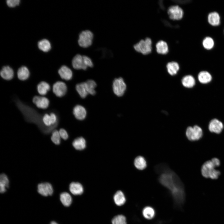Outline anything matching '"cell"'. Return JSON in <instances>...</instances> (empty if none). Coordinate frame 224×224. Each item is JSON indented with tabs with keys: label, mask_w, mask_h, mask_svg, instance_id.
<instances>
[{
	"label": "cell",
	"mask_w": 224,
	"mask_h": 224,
	"mask_svg": "<svg viewBox=\"0 0 224 224\" xmlns=\"http://www.w3.org/2000/svg\"><path fill=\"white\" fill-rule=\"evenodd\" d=\"M154 169L160 175L159 182L169 190L175 204L181 206L184 203L185 196L183 184L179 177L165 163L157 165Z\"/></svg>",
	"instance_id": "6da1fadb"
},
{
	"label": "cell",
	"mask_w": 224,
	"mask_h": 224,
	"mask_svg": "<svg viewBox=\"0 0 224 224\" xmlns=\"http://www.w3.org/2000/svg\"><path fill=\"white\" fill-rule=\"evenodd\" d=\"M220 164L219 159L213 158L208 160L203 165L201 169L202 175L206 178L212 179H217L220 174V171L215 168L219 166Z\"/></svg>",
	"instance_id": "7a4b0ae2"
},
{
	"label": "cell",
	"mask_w": 224,
	"mask_h": 224,
	"mask_svg": "<svg viewBox=\"0 0 224 224\" xmlns=\"http://www.w3.org/2000/svg\"><path fill=\"white\" fill-rule=\"evenodd\" d=\"M72 64L73 68L76 70H86L88 68L94 66L92 59L89 56L77 54L72 58Z\"/></svg>",
	"instance_id": "3957f363"
},
{
	"label": "cell",
	"mask_w": 224,
	"mask_h": 224,
	"mask_svg": "<svg viewBox=\"0 0 224 224\" xmlns=\"http://www.w3.org/2000/svg\"><path fill=\"white\" fill-rule=\"evenodd\" d=\"M94 39V35L91 31L88 30H82L78 35V45L83 49L88 48L92 45Z\"/></svg>",
	"instance_id": "277c9868"
},
{
	"label": "cell",
	"mask_w": 224,
	"mask_h": 224,
	"mask_svg": "<svg viewBox=\"0 0 224 224\" xmlns=\"http://www.w3.org/2000/svg\"><path fill=\"white\" fill-rule=\"evenodd\" d=\"M152 41L149 38H146L145 40H141L133 46L135 50L145 55L150 53L152 50Z\"/></svg>",
	"instance_id": "5b68a950"
},
{
	"label": "cell",
	"mask_w": 224,
	"mask_h": 224,
	"mask_svg": "<svg viewBox=\"0 0 224 224\" xmlns=\"http://www.w3.org/2000/svg\"><path fill=\"white\" fill-rule=\"evenodd\" d=\"M203 134L202 128L197 125L193 127H188L186 131V136L187 138L191 141L198 140L201 138Z\"/></svg>",
	"instance_id": "8992f818"
},
{
	"label": "cell",
	"mask_w": 224,
	"mask_h": 224,
	"mask_svg": "<svg viewBox=\"0 0 224 224\" xmlns=\"http://www.w3.org/2000/svg\"><path fill=\"white\" fill-rule=\"evenodd\" d=\"M113 89L114 93L118 96H122L124 94L126 89V85L122 78L119 77L114 80Z\"/></svg>",
	"instance_id": "52a82bcc"
},
{
	"label": "cell",
	"mask_w": 224,
	"mask_h": 224,
	"mask_svg": "<svg viewBox=\"0 0 224 224\" xmlns=\"http://www.w3.org/2000/svg\"><path fill=\"white\" fill-rule=\"evenodd\" d=\"M167 13L170 18L173 20L181 19L184 15L183 10L177 5L172 6L169 7Z\"/></svg>",
	"instance_id": "ba28073f"
},
{
	"label": "cell",
	"mask_w": 224,
	"mask_h": 224,
	"mask_svg": "<svg viewBox=\"0 0 224 224\" xmlns=\"http://www.w3.org/2000/svg\"><path fill=\"white\" fill-rule=\"evenodd\" d=\"M37 190L40 194L44 196L51 195L53 192L52 185L48 182L39 184L37 186Z\"/></svg>",
	"instance_id": "9c48e42d"
},
{
	"label": "cell",
	"mask_w": 224,
	"mask_h": 224,
	"mask_svg": "<svg viewBox=\"0 0 224 224\" xmlns=\"http://www.w3.org/2000/svg\"><path fill=\"white\" fill-rule=\"evenodd\" d=\"M53 91L57 96L61 97L64 96L66 93L67 86L64 82L58 81L53 85Z\"/></svg>",
	"instance_id": "30bf717a"
},
{
	"label": "cell",
	"mask_w": 224,
	"mask_h": 224,
	"mask_svg": "<svg viewBox=\"0 0 224 224\" xmlns=\"http://www.w3.org/2000/svg\"><path fill=\"white\" fill-rule=\"evenodd\" d=\"M223 127V124L222 122L216 119L211 120L208 125L210 131L217 134L220 133Z\"/></svg>",
	"instance_id": "8fae6325"
},
{
	"label": "cell",
	"mask_w": 224,
	"mask_h": 224,
	"mask_svg": "<svg viewBox=\"0 0 224 224\" xmlns=\"http://www.w3.org/2000/svg\"><path fill=\"white\" fill-rule=\"evenodd\" d=\"M33 102L36 106L42 109L47 108L49 105V100L46 97L35 96L33 98Z\"/></svg>",
	"instance_id": "7c38bea8"
},
{
	"label": "cell",
	"mask_w": 224,
	"mask_h": 224,
	"mask_svg": "<svg viewBox=\"0 0 224 224\" xmlns=\"http://www.w3.org/2000/svg\"><path fill=\"white\" fill-rule=\"evenodd\" d=\"M73 113L75 117L79 120L84 119L86 115V111L85 109L80 105H77L74 107Z\"/></svg>",
	"instance_id": "4fadbf2b"
},
{
	"label": "cell",
	"mask_w": 224,
	"mask_h": 224,
	"mask_svg": "<svg viewBox=\"0 0 224 224\" xmlns=\"http://www.w3.org/2000/svg\"><path fill=\"white\" fill-rule=\"evenodd\" d=\"M58 73L62 79L66 80L71 79L72 77V70L65 65H63L60 67L58 70Z\"/></svg>",
	"instance_id": "5bb4252c"
},
{
	"label": "cell",
	"mask_w": 224,
	"mask_h": 224,
	"mask_svg": "<svg viewBox=\"0 0 224 224\" xmlns=\"http://www.w3.org/2000/svg\"><path fill=\"white\" fill-rule=\"evenodd\" d=\"M69 190L74 195L82 194L83 192L82 185L78 182H72L69 185Z\"/></svg>",
	"instance_id": "9a60e30c"
},
{
	"label": "cell",
	"mask_w": 224,
	"mask_h": 224,
	"mask_svg": "<svg viewBox=\"0 0 224 224\" xmlns=\"http://www.w3.org/2000/svg\"><path fill=\"white\" fill-rule=\"evenodd\" d=\"M0 74L1 77L6 80L12 79L14 76L13 71L9 66L3 67L0 71Z\"/></svg>",
	"instance_id": "2e32d148"
},
{
	"label": "cell",
	"mask_w": 224,
	"mask_h": 224,
	"mask_svg": "<svg viewBox=\"0 0 224 224\" xmlns=\"http://www.w3.org/2000/svg\"><path fill=\"white\" fill-rule=\"evenodd\" d=\"M198 78L201 83L206 84L210 82L212 80L211 74L207 71H202L198 73Z\"/></svg>",
	"instance_id": "e0dca14e"
},
{
	"label": "cell",
	"mask_w": 224,
	"mask_h": 224,
	"mask_svg": "<svg viewBox=\"0 0 224 224\" xmlns=\"http://www.w3.org/2000/svg\"><path fill=\"white\" fill-rule=\"evenodd\" d=\"M181 82L184 87L191 88L195 85V80L194 77L192 75H187L182 78Z\"/></svg>",
	"instance_id": "ac0fdd59"
},
{
	"label": "cell",
	"mask_w": 224,
	"mask_h": 224,
	"mask_svg": "<svg viewBox=\"0 0 224 224\" xmlns=\"http://www.w3.org/2000/svg\"><path fill=\"white\" fill-rule=\"evenodd\" d=\"M209 23L213 26H217L220 23V16L218 13L216 12L210 13L208 17Z\"/></svg>",
	"instance_id": "d6986e66"
},
{
	"label": "cell",
	"mask_w": 224,
	"mask_h": 224,
	"mask_svg": "<svg viewBox=\"0 0 224 224\" xmlns=\"http://www.w3.org/2000/svg\"><path fill=\"white\" fill-rule=\"evenodd\" d=\"M9 180L7 176L2 173L0 176V192L3 193L6 192L7 189L9 186Z\"/></svg>",
	"instance_id": "ffe728a7"
},
{
	"label": "cell",
	"mask_w": 224,
	"mask_h": 224,
	"mask_svg": "<svg viewBox=\"0 0 224 224\" xmlns=\"http://www.w3.org/2000/svg\"><path fill=\"white\" fill-rule=\"evenodd\" d=\"M134 165L138 169L142 170L146 168L147 166V163L143 157L138 156L134 159Z\"/></svg>",
	"instance_id": "44dd1931"
},
{
	"label": "cell",
	"mask_w": 224,
	"mask_h": 224,
	"mask_svg": "<svg viewBox=\"0 0 224 224\" xmlns=\"http://www.w3.org/2000/svg\"><path fill=\"white\" fill-rule=\"evenodd\" d=\"M114 200L115 203L119 206L124 204L126 202L124 195L123 193L120 190L117 191L114 194Z\"/></svg>",
	"instance_id": "7402d4cb"
},
{
	"label": "cell",
	"mask_w": 224,
	"mask_h": 224,
	"mask_svg": "<svg viewBox=\"0 0 224 224\" xmlns=\"http://www.w3.org/2000/svg\"><path fill=\"white\" fill-rule=\"evenodd\" d=\"M166 68L168 73L171 75L173 76L177 73L180 67L177 63L173 61L167 63Z\"/></svg>",
	"instance_id": "603a6c76"
},
{
	"label": "cell",
	"mask_w": 224,
	"mask_h": 224,
	"mask_svg": "<svg viewBox=\"0 0 224 224\" xmlns=\"http://www.w3.org/2000/svg\"><path fill=\"white\" fill-rule=\"evenodd\" d=\"M156 50L158 53L161 54H166L168 52V47L167 43L163 41L158 42L156 45Z\"/></svg>",
	"instance_id": "cb8c5ba5"
},
{
	"label": "cell",
	"mask_w": 224,
	"mask_h": 224,
	"mask_svg": "<svg viewBox=\"0 0 224 224\" xmlns=\"http://www.w3.org/2000/svg\"><path fill=\"white\" fill-rule=\"evenodd\" d=\"M76 90L82 98H85L89 94L85 82H83L77 84L76 86Z\"/></svg>",
	"instance_id": "d4e9b609"
},
{
	"label": "cell",
	"mask_w": 224,
	"mask_h": 224,
	"mask_svg": "<svg viewBox=\"0 0 224 224\" xmlns=\"http://www.w3.org/2000/svg\"><path fill=\"white\" fill-rule=\"evenodd\" d=\"M74 148L77 150H82L86 147L85 140L82 137H79L75 139L72 143Z\"/></svg>",
	"instance_id": "484cf974"
},
{
	"label": "cell",
	"mask_w": 224,
	"mask_h": 224,
	"mask_svg": "<svg viewBox=\"0 0 224 224\" xmlns=\"http://www.w3.org/2000/svg\"><path fill=\"white\" fill-rule=\"evenodd\" d=\"M17 75L18 78L21 80H25L29 77L30 72L28 68L24 66L20 67L18 70Z\"/></svg>",
	"instance_id": "4316f807"
},
{
	"label": "cell",
	"mask_w": 224,
	"mask_h": 224,
	"mask_svg": "<svg viewBox=\"0 0 224 224\" xmlns=\"http://www.w3.org/2000/svg\"><path fill=\"white\" fill-rule=\"evenodd\" d=\"M50 89V86L49 84L44 81L40 82L37 86L38 92L41 95H45Z\"/></svg>",
	"instance_id": "83f0119b"
},
{
	"label": "cell",
	"mask_w": 224,
	"mask_h": 224,
	"mask_svg": "<svg viewBox=\"0 0 224 224\" xmlns=\"http://www.w3.org/2000/svg\"><path fill=\"white\" fill-rule=\"evenodd\" d=\"M60 200L63 205L66 207L69 206L72 202L71 196L66 192H63L60 194Z\"/></svg>",
	"instance_id": "f1b7e54d"
},
{
	"label": "cell",
	"mask_w": 224,
	"mask_h": 224,
	"mask_svg": "<svg viewBox=\"0 0 224 224\" xmlns=\"http://www.w3.org/2000/svg\"><path fill=\"white\" fill-rule=\"evenodd\" d=\"M142 213L143 217L146 219H151L155 215V211L152 207L147 206L145 207L142 210Z\"/></svg>",
	"instance_id": "f546056e"
},
{
	"label": "cell",
	"mask_w": 224,
	"mask_h": 224,
	"mask_svg": "<svg viewBox=\"0 0 224 224\" xmlns=\"http://www.w3.org/2000/svg\"><path fill=\"white\" fill-rule=\"evenodd\" d=\"M38 46L40 49L45 52L48 51L51 48L50 42L45 39L42 40L38 42Z\"/></svg>",
	"instance_id": "4dcf8cb0"
},
{
	"label": "cell",
	"mask_w": 224,
	"mask_h": 224,
	"mask_svg": "<svg viewBox=\"0 0 224 224\" xmlns=\"http://www.w3.org/2000/svg\"><path fill=\"white\" fill-rule=\"evenodd\" d=\"M85 83L88 93L94 95L96 93L95 88L96 86V82L93 80H89Z\"/></svg>",
	"instance_id": "1f68e13d"
},
{
	"label": "cell",
	"mask_w": 224,
	"mask_h": 224,
	"mask_svg": "<svg viewBox=\"0 0 224 224\" xmlns=\"http://www.w3.org/2000/svg\"><path fill=\"white\" fill-rule=\"evenodd\" d=\"M202 43L203 47L208 50L212 49L214 45V40L210 37H205L203 40Z\"/></svg>",
	"instance_id": "d6a6232c"
},
{
	"label": "cell",
	"mask_w": 224,
	"mask_h": 224,
	"mask_svg": "<svg viewBox=\"0 0 224 224\" xmlns=\"http://www.w3.org/2000/svg\"><path fill=\"white\" fill-rule=\"evenodd\" d=\"M112 224H127L125 217L119 215L114 217L112 221Z\"/></svg>",
	"instance_id": "836d02e7"
},
{
	"label": "cell",
	"mask_w": 224,
	"mask_h": 224,
	"mask_svg": "<svg viewBox=\"0 0 224 224\" xmlns=\"http://www.w3.org/2000/svg\"><path fill=\"white\" fill-rule=\"evenodd\" d=\"M51 140L56 145H59L61 142V137L59 131L56 130L53 131L51 136Z\"/></svg>",
	"instance_id": "e575fe53"
},
{
	"label": "cell",
	"mask_w": 224,
	"mask_h": 224,
	"mask_svg": "<svg viewBox=\"0 0 224 224\" xmlns=\"http://www.w3.org/2000/svg\"><path fill=\"white\" fill-rule=\"evenodd\" d=\"M19 0H7L6 1L7 5L9 7H13L19 4Z\"/></svg>",
	"instance_id": "d590c367"
},
{
	"label": "cell",
	"mask_w": 224,
	"mask_h": 224,
	"mask_svg": "<svg viewBox=\"0 0 224 224\" xmlns=\"http://www.w3.org/2000/svg\"><path fill=\"white\" fill-rule=\"evenodd\" d=\"M59 133L61 138L64 140L67 139L68 136L67 132L63 128L60 129L59 131Z\"/></svg>",
	"instance_id": "8d00e7d4"
},
{
	"label": "cell",
	"mask_w": 224,
	"mask_h": 224,
	"mask_svg": "<svg viewBox=\"0 0 224 224\" xmlns=\"http://www.w3.org/2000/svg\"><path fill=\"white\" fill-rule=\"evenodd\" d=\"M50 224H58L55 222L53 221L51 222Z\"/></svg>",
	"instance_id": "74e56055"
}]
</instances>
